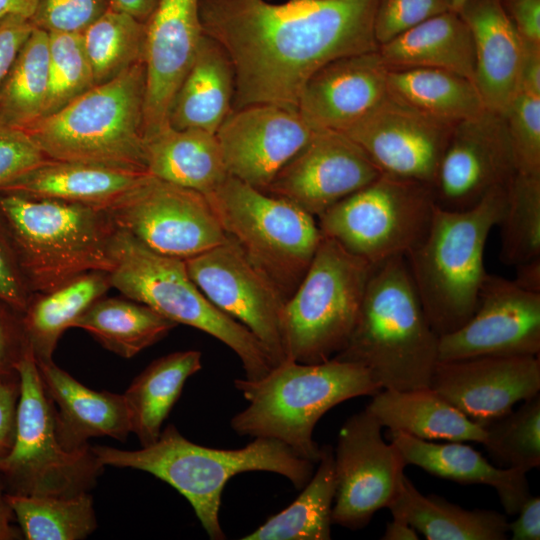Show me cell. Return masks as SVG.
<instances>
[{
    "label": "cell",
    "mask_w": 540,
    "mask_h": 540,
    "mask_svg": "<svg viewBox=\"0 0 540 540\" xmlns=\"http://www.w3.org/2000/svg\"><path fill=\"white\" fill-rule=\"evenodd\" d=\"M507 185L493 188L467 210L434 205L424 237L405 255L425 315L439 337L460 328L476 310L487 275L484 249L504 212Z\"/></svg>",
    "instance_id": "obj_5"
},
{
    "label": "cell",
    "mask_w": 540,
    "mask_h": 540,
    "mask_svg": "<svg viewBox=\"0 0 540 540\" xmlns=\"http://www.w3.org/2000/svg\"><path fill=\"white\" fill-rule=\"evenodd\" d=\"M148 172L48 159L0 188L1 193L84 204L105 210Z\"/></svg>",
    "instance_id": "obj_27"
},
{
    "label": "cell",
    "mask_w": 540,
    "mask_h": 540,
    "mask_svg": "<svg viewBox=\"0 0 540 540\" xmlns=\"http://www.w3.org/2000/svg\"><path fill=\"white\" fill-rule=\"evenodd\" d=\"M105 211L116 228L157 253L182 260L226 239L204 194L150 174Z\"/></svg>",
    "instance_id": "obj_13"
},
{
    "label": "cell",
    "mask_w": 540,
    "mask_h": 540,
    "mask_svg": "<svg viewBox=\"0 0 540 540\" xmlns=\"http://www.w3.org/2000/svg\"><path fill=\"white\" fill-rule=\"evenodd\" d=\"M234 73L223 49L204 34L169 112L175 129H201L216 134L231 112Z\"/></svg>",
    "instance_id": "obj_31"
},
{
    "label": "cell",
    "mask_w": 540,
    "mask_h": 540,
    "mask_svg": "<svg viewBox=\"0 0 540 540\" xmlns=\"http://www.w3.org/2000/svg\"><path fill=\"white\" fill-rule=\"evenodd\" d=\"M94 84L112 80L144 61L146 22L112 8L81 32Z\"/></svg>",
    "instance_id": "obj_40"
},
{
    "label": "cell",
    "mask_w": 540,
    "mask_h": 540,
    "mask_svg": "<svg viewBox=\"0 0 540 540\" xmlns=\"http://www.w3.org/2000/svg\"><path fill=\"white\" fill-rule=\"evenodd\" d=\"M33 28L30 20L20 16H9L0 21V85Z\"/></svg>",
    "instance_id": "obj_50"
},
{
    "label": "cell",
    "mask_w": 540,
    "mask_h": 540,
    "mask_svg": "<svg viewBox=\"0 0 540 540\" xmlns=\"http://www.w3.org/2000/svg\"><path fill=\"white\" fill-rule=\"evenodd\" d=\"M468 0H452V10L458 12Z\"/></svg>",
    "instance_id": "obj_60"
},
{
    "label": "cell",
    "mask_w": 540,
    "mask_h": 540,
    "mask_svg": "<svg viewBox=\"0 0 540 540\" xmlns=\"http://www.w3.org/2000/svg\"><path fill=\"white\" fill-rule=\"evenodd\" d=\"M390 441L399 449L407 465L457 483L492 487L508 515L517 514L531 495L527 473L493 465L463 442L438 443L402 432H390Z\"/></svg>",
    "instance_id": "obj_26"
},
{
    "label": "cell",
    "mask_w": 540,
    "mask_h": 540,
    "mask_svg": "<svg viewBox=\"0 0 540 540\" xmlns=\"http://www.w3.org/2000/svg\"><path fill=\"white\" fill-rule=\"evenodd\" d=\"M20 394L12 449L0 463L6 492L24 496H73L88 492L104 466L91 446L67 451L55 430L54 407L30 346L17 364Z\"/></svg>",
    "instance_id": "obj_11"
},
{
    "label": "cell",
    "mask_w": 540,
    "mask_h": 540,
    "mask_svg": "<svg viewBox=\"0 0 540 540\" xmlns=\"http://www.w3.org/2000/svg\"><path fill=\"white\" fill-rule=\"evenodd\" d=\"M430 387L485 427L540 391L539 356H485L438 361Z\"/></svg>",
    "instance_id": "obj_21"
},
{
    "label": "cell",
    "mask_w": 540,
    "mask_h": 540,
    "mask_svg": "<svg viewBox=\"0 0 540 540\" xmlns=\"http://www.w3.org/2000/svg\"><path fill=\"white\" fill-rule=\"evenodd\" d=\"M18 526L27 540H81L97 527L88 492L73 496H24L7 493Z\"/></svg>",
    "instance_id": "obj_39"
},
{
    "label": "cell",
    "mask_w": 540,
    "mask_h": 540,
    "mask_svg": "<svg viewBox=\"0 0 540 540\" xmlns=\"http://www.w3.org/2000/svg\"><path fill=\"white\" fill-rule=\"evenodd\" d=\"M28 346L21 314L0 301V384L19 379L16 367Z\"/></svg>",
    "instance_id": "obj_49"
},
{
    "label": "cell",
    "mask_w": 540,
    "mask_h": 540,
    "mask_svg": "<svg viewBox=\"0 0 540 540\" xmlns=\"http://www.w3.org/2000/svg\"><path fill=\"white\" fill-rule=\"evenodd\" d=\"M498 225L503 263L516 266L540 257V175L515 173Z\"/></svg>",
    "instance_id": "obj_41"
},
{
    "label": "cell",
    "mask_w": 540,
    "mask_h": 540,
    "mask_svg": "<svg viewBox=\"0 0 540 540\" xmlns=\"http://www.w3.org/2000/svg\"><path fill=\"white\" fill-rule=\"evenodd\" d=\"M109 8L128 13L142 22L152 14L157 0H108Z\"/></svg>",
    "instance_id": "obj_57"
},
{
    "label": "cell",
    "mask_w": 540,
    "mask_h": 540,
    "mask_svg": "<svg viewBox=\"0 0 540 540\" xmlns=\"http://www.w3.org/2000/svg\"><path fill=\"white\" fill-rule=\"evenodd\" d=\"M372 270V264L322 236L303 279L286 301L287 359L321 363L345 347Z\"/></svg>",
    "instance_id": "obj_10"
},
{
    "label": "cell",
    "mask_w": 540,
    "mask_h": 540,
    "mask_svg": "<svg viewBox=\"0 0 540 540\" xmlns=\"http://www.w3.org/2000/svg\"><path fill=\"white\" fill-rule=\"evenodd\" d=\"M109 249L113 263L110 284L124 297L225 344L241 360L248 380L261 379L275 366L247 328L206 298L190 278L184 260L157 253L118 228Z\"/></svg>",
    "instance_id": "obj_8"
},
{
    "label": "cell",
    "mask_w": 540,
    "mask_h": 540,
    "mask_svg": "<svg viewBox=\"0 0 540 540\" xmlns=\"http://www.w3.org/2000/svg\"><path fill=\"white\" fill-rule=\"evenodd\" d=\"M518 517L508 522V534L512 540L540 539V497L530 495L517 512Z\"/></svg>",
    "instance_id": "obj_53"
},
{
    "label": "cell",
    "mask_w": 540,
    "mask_h": 540,
    "mask_svg": "<svg viewBox=\"0 0 540 540\" xmlns=\"http://www.w3.org/2000/svg\"><path fill=\"white\" fill-rule=\"evenodd\" d=\"M431 186L381 174L318 217L322 236L377 265L405 256L424 237L433 214Z\"/></svg>",
    "instance_id": "obj_12"
},
{
    "label": "cell",
    "mask_w": 540,
    "mask_h": 540,
    "mask_svg": "<svg viewBox=\"0 0 540 540\" xmlns=\"http://www.w3.org/2000/svg\"><path fill=\"white\" fill-rule=\"evenodd\" d=\"M315 131L298 110L254 104L231 110L216 137L228 174L264 190Z\"/></svg>",
    "instance_id": "obj_20"
},
{
    "label": "cell",
    "mask_w": 540,
    "mask_h": 540,
    "mask_svg": "<svg viewBox=\"0 0 540 540\" xmlns=\"http://www.w3.org/2000/svg\"><path fill=\"white\" fill-rule=\"evenodd\" d=\"M518 88L540 93V44L525 41Z\"/></svg>",
    "instance_id": "obj_54"
},
{
    "label": "cell",
    "mask_w": 540,
    "mask_h": 540,
    "mask_svg": "<svg viewBox=\"0 0 540 540\" xmlns=\"http://www.w3.org/2000/svg\"><path fill=\"white\" fill-rule=\"evenodd\" d=\"M438 341L405 256H396L373 266L354 329L333 358L361 365L381 389L426 388Z\"/></svg>",
    "instance_id": "obj_3"
},
{
    "label": "cell",
    "mask_w": 540,
    "mask_h": 540,
    "mask_svg": "<svg viewBox=\"0 0 540 540\" xmlns=\"http://www.w3.org/2000/svg\"><path fill=\"white\" fill-rule=\"evenodd\" d=\"M146 171L160 179L204 195L228 176L216 134L170 125L144 142Z\"/></svg>",
    "instance_id": "obj_30"
},
{
    "label": "cell",
    "mask_w": 540,
    "mask_h": 540,
    "mask_svg": "<svg viewBox=\"0 0 540 540\" xmlns=\"http://www.w3.org/2000/svg\"><path fill=\"white\" fill-rule=\"evenodd\" d=\"M392 517L407 521L427 540H505V514L465 509L436 495L422 494L404 475L398 493L387 507Z\"/></svg>",
    "instance_id": "obj_32"
},
{
    "label": "cell",
    "mask_w": 540,
    "mask_h": 540,
    "mask_svg": "<svg viewBox=\"0 0 540 540\" xmlns=\"http://www.w3.org/2000/svg\"><path fill=\"white\" fill-rule=\"evenodd\" d=\"M19 379L0 384V463L10 453L16 433Z\"/></svg>",
    "instance_id": "obj_51"
},
{
    "label": "cell",
    "mask_w": 540,
    "mask_h": 540,
    "mask_svg": "<svg viewBox=\"0 0 540 540\" xmlns=\"http://www.w3.org/2000/svg\"><path fill=\"white\" fill-rule=\"evenodd\" d=\"M184 262L206 298L247 328L275 366L287 359L283 328L287 299L234 240L226 236L221 244Z\"/></svg>",
    "instance_id": "obj_14"
},
{
    "label": "cell",
    "mask_w": 540,
    "mask_h": 540,
    "mask_svg": "<svg viewBox=\"0 0 540 540\" xmlns=\"http://www.w3.org/2000/svg\"><path fill=\"white\" fill-rule=\"evenodd\" d=\"M388 69L433 68L474 82L475 54L470 29L453 10L434 16L378 47Z\"/></svg>",
    "instance_id": "obj_29"
},
{
    "label": "cell",
    "mask_w": 540,
    "mask_h": 540,
    "mask_svg": "<svg viewBox=\"0 0 540 540\" xmlns=\"http://www.w3.org/2000/svg\"><path fill=\"white\" fill-rule=\"evenodd\" d=\"M0 215L33 293L113 268L109 248L116 227L103 209L0 192Z\"/></svg>",
    "instance_id": "obj_7"
},
{
    "label": "cell",
    "mask_w": 540,
    "mask_h": 540,
    "mask_svg": "<svg viewBox=\"0 0 540 540\" xmlns=\"http://www.w3.org/2000/svg\"><path fill=\"white\" fill-rule=\"evenodd\" d=\"M202 367L201 352L177 351L149 364L123 393L129 412L131 432L141 446L155 443L186 380Z\"/></svg>",
    "instance_id": "obj_33"
},
{
    "label": "cell",
    "mask_w": 540,
    "mask_h": 540,
    "mask_svg": "<svg viewBox=\"0 0 540 540\" xmlns=\"http://www.w3.org/2000/svg\"><path fill=\"white\" fill-rule=\"evenodd\" d=\"M200 0H157L146 21L144 140L169 126L175 94L204 36Z\"/></svg>",
    "instance_id": "obj_22"
},
{
    "label": "cell",
    "mask_w": 540,
    "mask_h": 540,
    "mask_svg": "<svg viewBox=\"0 0 540 540\" xmlns=\"http://www.w3.org/2000/svg\"><path fill=\"white\" fill-rule=\"evenodd\" d=\"M49 80V34L34 27L0 85V124L26 131L42 118Z\"/></svg>",
    "instance_id": "obj_38"
},
{
    "label": "cell",
    "mask_w": 540,
    "mask_h": 540,
    "mask_svg": "<svg viewBox=\"0 0 540 540\" xmlns=\"http://www.w3.org/2000/svg\"><path fill=\"white\" fill-rule=\"evenodd\" d=\"M111 287L109 273L91 271L46 293H34L21 313L36 361H51L58 340Z\"/></svg>",
    "instance_id": "obj_34"
},
{
    "label": "cell",
    "mask_w": 540,
    "mask_h": 540,
    "mask_svg": "<svg viewBox=\"0 0 540 540\" xmlns=\"http://www.w3.org/2000/svg\"><path fill=\"white\" fill-rule=\"evenodd\" d=\"M457 13L473 38L474 84L486 110L502 115L517 90L525 41L501 0H468Z\"/></svg>",
    "instance_id": "obj_24"
},
{
    "label": "cell",
    "mask_w": 540,
    "mask_h": 540,
    "mask_svg": "<svg viewBox=\"0 0 540 540\" xmlns=\"http://www.w3.org/2000/svg\"><path fill=\"white\" fill-rule=\"evenodd\" d=\"M48 34L49 80L42 118L95 86L81 33Z\"/></svg>",
    "instance_id": "obj_43"
},
{
    "label": "cell",
    "mask_w": 540,
    "mask_h": 540,
    "mask_svg": "<svg viewBox=\"0 0 540 540\" xmlns=\"http://www.w3.org/2000/svg\"><path fill=\"white\" fill-rule=\"evenodd\" d=\"M42 385L55 413V430L62 447L77 451L91 437L109 436L121 442L131 433L123 394L92 390L53 360L36 361Z\"/></svg>",
    "instance_id": "obj_25"
},
{
    "label": "cell",
    "mask_w": 540,
    "mask_h": 540,
    "mask_svg": "<svg viewBox=\"0 0 540 540\" xmlns=\"http://www.w3.org/2000/svg\"><path fill=\"white\" fill-rule=\"evenodd\" d=\"M387 77L378 50L338 58L306 82L298 112L314 130L344 132L389 94Z\"/></svg>",
    "instance_id": "obj_23"
},
{
    "label": "cell",
    "mask_w": 540,
    "mask_h": 540,
    "mask_svg": "<svg viewBox=\"0 0 540 540\" xmlns=\"http://www.w3.org/2000/svg\"><path fill=\"white\" fill-rule=\"evenodd\" d=\"M451 10L452 0H378L374 19L377 44Z\"/></svg>",
    "instance_id": "obj_45"
},
{
    "label": "cell",
    "mask_w": 540,
    "mask_h": 540,
    "mask_svg": "<svg viewBox=\"0 0 540 540\" xmlns=\"http://www.w3.org/2000/svg\"><path fill=\"white\" fill-rule=\"evenodd\" d=\"M387 79L390 95L451 127L486 110L474 82L451 71L388 69Z\"/></svg>",
    "instance_id": "obj_35"
},
{
    "label": "cell",
    "mask_w": 540,
    "mask_h": 540,
    "mask_svg": "<svg viewBox=\"0 0 540 540\" xmlns=\"http://www.w3.org/2000/svg\"><path fill=\"white\" fill-rule=\"evenodd\" d=\"M487 424L483 445L499 467L528 473L540 466V395Z\"/></svg>",
    "instance_id": "obj_42"
},
{
    "label": "cell",
    "mask_w": 540,
    "mask_h": 540,
    "mask_svg": "<svg viewBox=\"0 0 540 540\" xmlns=\"http://www.w3.org/2000/svg\"><path fill=\"white\" fill-rule=\"evenodd\" d=\"M539 352L540 293L488 273L472 316L438 341V361Z\"/></svg>",
    "instance_id": "obj_16"
},
{
    "label": "cell",
    "mask_w": 540,
    "mask_h": 540,
    "mask_svg": "<svg viewBox=\"0 0 540 540\" xmlns=\"http://www.w3.org/2000/svg\"><path fill=\"white\" fill-rule=\"evenodd\" d=\"M38 0H0V21L9 16H20L31 21Z\"/></svg>",
    "instance_id": "obj_58"
},
{
    "label": "cell",
    "mask_w": 540,
    "mask_h": 540,
    "mask_svg": "<svg viewBox=\"0 0 540 540\" xmlns=\"http://www.w3.org/2000/svg\"><path fill=\"white\" fill-rule=\"evenodd\" d=\"M502 117L516 172L540 175V93L518 88Z\"/></svg>",
    "instance_id": "obj_44"
},
{
    "label": "cell",
    "mask_w": 540,
    "mask_h": 540,
    "mask_svg": "<svg viewBox=\"0 0 540 540\" xmlns=\"http://www.w3.org/2000/svg\"><path fill=\"white\" fill-rule=\"evenodd\" d=\"M103 466L131 468L152 474L184 496L212 540L225 539L219 522L222 492L235 475L273 472L302 489L313 475L314 463L298 456L281 441L257 437L243 448L217 449L195 444L168 425L158 440L139 450L91 447Z\"/></svg>",
    "instance_id": "obj_2"
},
{
    "label": "cell",
    "mask_w": 540,
    "mask_h": 540,
    "mask_svg": "<svg viewBox=\"0 0 540 540\" xmlns=\"http://www.w3.org/2000/svg\"><path fill=\"white\" fill-rule=\"evenodd\" d=\"M108 9V0H38L31 22L48 33H81Z\"/></svg>",
    "instance_id": "obj_46"
},
{
    "label": "cell",
    "mask_w": 540,
    "mask_h": 540,
    "mask_svg": "<svg viewBox=\"0 0 540 540\" xmlns=\"http://www.w3.org/2000/svg\"><path fill=\"white\" fill-rule=\"evenodd\" d=\"M382 428L365 409L342 425L333 449L332 523L362 529L396 497L407 464L395 444L384 440Z\"/></svg>",
    "instance_id": "obj_15"
},
{
    "label": "cell",
    "mask_w": 540,
    "mask_h": 540,
    "mask_svg": "<svg viewBox=\"0 0 540 540\" xmlns=\"http://www.w3.org/2000/svg\"><path fill=\"white\" fill-rule=\"evenodd\" d=\"M382 173L343 132L316 130L262 191L319 217Z\"/></svg>",
    "instance_id": "obj_18"
},
{
    "label": "cell",
    "mask_w": 540,
    "mask_h": 540,
    "mask_svg": "<svg viewBox=\"0 0 540 540\" xmlns=\"http://www.w3.org/2000/svg\"><path fill=\"white\" fill-rule=\"evenodd\" d=\"M318 468L301 494L285 509L269 517L244 540H329L336 490L334 454L321 447Z\"/></svg>",
    "instance_id": "obj_37"
},
{
    "label": "cell",
    "mask_w": 540,
    "mask_h": 540,
    "mask_svg": "<svg viewBox=\"0 0 540 540\" xmlns=\"http://www.w3.org/2000/svg\"><path fill=\"white\" fill-rule=\"evenodd\" d=\"M378 0H200L203 33L227 55L233 106L298 110L309 78L338 58L378 50Z\"/></svg>",
    "instance_id": "obj_1"
},
{
    "label": "cell",
    "mask_w": 540,
    "mask_h": 540,
    "mask_svg": "<svg viewBox=\"0 0 540 540\" xmlns=\"http://www.w3.org/2000/svg\"><path fill=\"white\" fill-rule=\"evenodd\" d=\"M31 291L13 241L0 215V301L18 313H23L28 306Z\"/></svg>",
    "instance_id": "obj_48"
},
{
    "label": "cell",
    "mask_w": 540,
    "mask_h": 540,
    "mask_svg": "<svg viewBox=\"0 0 540 540\" xmlns=\"http://www.w3.org/2000/svg\"><path fill=\"white\" fill-rule=\"evenodd\" d=\"M514 282L521 288L540 293V257L516 265Z\"/></svg>",
    "instance_id": "obj_56"
},
{
    "label": "cell",
    "mask_w": 540,
    "mask_h": 540,
    "mask_svg": "<svg viewBox=\"0 0 540 540\" xmlns=\"http://www.w3.org/2000/svg\"><path fill=\"white\" fill-rule=\"evenodd\" d=\"M383 540H418V532L404 519L392 517V521L387 523Z\"/></svg>",
    "instance_id": "obj_59"
},
{
    "label": "cell",
    "mask_w": 540,
    "mask_h": 540,
    "mask_svg": "<svg viewBox=\"0 0 540 540\" xmlns=\"http://www.w3.org/2000/svg\"><path fill=\"white\" fill-rule=\"evenodd\" d=\"M47 160L26 131L0 124V188Z\"/></svg>",
    "instance_id": "obj_47"
},
{
    "label": "cell",
    "mask_w": 540,
    "mask_h": 540,
    "mask_svg": "<svg viewBox=\"0 0 540 540\" xmlns=\"http://www.w3.org/2000/svg\"><path fill=\"white\" fill-rule=\"evenodd\" d=\"M177 324L129 298H100L72 324L107 350L132 358L157 343Z\"/></svg>",
    "instance_id": "obj_36"
},
{
    "label": "cell",
    "mask_w": 540,
    "mask_h": 540,
    "mask_svg": "<svg viewBox=\"0 0 540 540\" xmlns=\"http://www.w3.org/2000/svg\"><path fill=\"white\" fill-rule=\"evenodd\" d=\"M23 539L15 514L7 498V492L0 476V540Z\"/></svg>",
    "instance_id": "obj_55"
},
{
    "label": "cell",
    "mask_w": 540,
    "mask_h": 540,
    "mask_svg": "<svg viewBox=\"0 0 540 540\" xmlns=\"http://www.w3.org/2000/svg\"><path fill=\"white\" fill-rule=\"evenodd\" d=\"M234 385L248 402L230 421L237 434L281 441L314 464L321 455L313 439L320 418L346 400L381 390L364 367L336 358L314 364L286 359L261 379L239 378Z\"/></svg>",
    "instance_id": "obj_4"
},
{
    "label": "cell",
    "mask_w": 540,
    "mask_h": 540,
    "mask_svg": "<svg viewBox=\"0 0 540 540\" xmlns=\"http://www.w3.org/2000/svg\"><path fill=\"white\" fill-rule=\"evenodd\" d=\"M451 130L388 94L343 133L382 174L431 186Z\"/></svg>",
    "instance_id": "obj_19"
},
{
    "label": "cell",
    "mask_w": 540,
    "mask_h": 540,
    "mask_svg": "<svg viewBox=\"0 0 540 540\" xmlns=\"http://www.w3.org/2000/svg\"><path fill=\"white\" fill-rule=\"evenodd\" d=\"M144 100L142 61L39 119L26 132L48 159L147 172Z\"/></svg>",
    "instance_id": "obj_6"
},
{
    "label": "cell",
    "mask_w": 540,
    "mask_h": 540,
    "mask_svg": "<svg viewBox=\"0 0 540 540\" xmlns=\"http://www.w3.org/2000/svg\"><path fill=\"white\" fill-rule=\"evenodd\" d=\"M365 410L390 432L428 441L483 443L484 428L471 421L431 387L381 389Z\"/></svg>",
    "instance_id": "obj_28"
},
{
    "label": "cell",
    "mask_w": 540,
    "mask_h": 540,
    "mask_svg": "<svg viewBox=\"0 0 540 540\" xmlns=\"http://www.w3.org/2000/svg\"><path fill=\"white\" fill-rule=\"evenodd\" d=\"M515 173L504 119L484 110L452 127L431 185L434 203L450 211L470 209Z\"/></svg>",
    "instance_id": "obj_17"
},
{
    "label": "cell",
    "mask_w": 540,
    "mask_h": 540,
    "mask_svg": "<svg viewBox=\"0 0 540 540\" xmlns=\"http://www.w3.org/2000/svg\"><path fill=\"white\" fill-rule=\"evenodd\" d=\"M205 196L226 236L288 300L322 239L315 217L230 175Z\"/></svg>",
    "instance_id": "obj_9"
},
{
    "label": "cell",
    "mask_w": 540,
    "mask_h": 540,
    "mask_svg": "<svg viewBox=\"0 0 540 540\" xmlns=\"http://www.w3.org/2000/svg\"><path fill=\"white\" fill-rule=\"evenodd\" d=\"M524 41L540 44V0H501Z\"/></svg>",
    "instance_id": "obj_52"
}]
</instances>
